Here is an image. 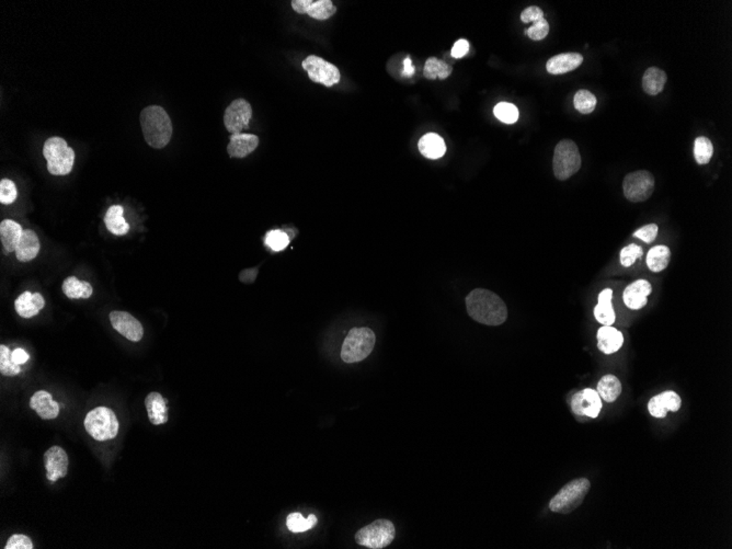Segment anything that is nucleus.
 Listing matches in <instances>:
<instances>
[{
  "label": "nucleus",
  "instance_id": "obj_30",
  "mask_svg": "<svg viewBox=\"0 0 732 549\" xmlns=\"http://www.w3.org/2000/svg\"><path fill=\"white\" fill-rule=\"evenodd\" d=\"M63 292L70 300H87L94 293V289L88 282L80 281L76 276H70L63 283Z\"/></svg>",
  "mask_w": 732,
  "mask_h": 549
},
{
  "label": "nucleus",
  "instance_id": "obj_40",
  "mask_svg": "<svg viewBox=\"0 0 732 549\" xmlns=\"http://www.w3.org/2000/svg\"><path fill=\"white\" fill-rule=\"evenodd\" d=\"M644 255V250L636 244H631L622 249L620 255V264L624 268H629Z\"/></svg>",
  "mask_w": 732,
  "mask_h": 549
},
{
  "label": "nucleus",
  "instance_id": "obj_24",
  "mask_svg": "<svg viewBox=\"0 0 732 549\" xmlns=\"http://www.w3.org/2000/svg\"><path fill=\"white\" fill-rule=\"evenodd\" d=\"M40 249L41 244L38 235L31 229H24L16 250L17 259L21 262L32 261L38 256Z\"/></svg>",
  "mask_w": 732,
  "mask_h": 549
},
{
  "label": "nucleus",
  "instance_id": "obj_35",
  "mask_svg": "<svg viewBox=\"0 0 732 549\" xmlns=\"http://www.w3.org/2000/svg\"><path fill=\"white\" fill-rule=\"evenodd\" d=\"M713 155V146L709 138L700 136L695 139L694 157L698 165H706L711 162Z\"/></svg>",
  "mask_w": 732,
  "mask_h": 549
},
{
  "label": "nucleus",
  "instance_id": "obj_48",
  "mask_svg": "<svg viewBox=\"0 0 732 549\" xmlns=\"http://www.w3.org/2000/svg\"><path fill=\"white\" fill-rule=\"evenodd\" d=\"M415 74V67H413V61H411L410 57L404 61V70H402V76L404 77H411Z\"/></svg>",
  "mask_w": 732,
  "mask_h": 549
},
{
  "label": "nucleus",
  "instance_id": "obj_26",
  "mask_svg": "<svg viewBox=\"0 0 732 549\" xmlns=\"http://www.w3.org/2000/svg\"><path fill=\"white\" fill-rule=\"evenodd\" d=\"M419 151L429 160H439L446 153V145L444 139L435 133H428L420 138L418 143Z\"/></svg>",
  "mask_w": 732,
  "mask_h": 549
},
{
  "label": "nucleus",
  "instance_id": "obj_19",
  "mask_svg": "<svg viewBox=\"0 0 732 549\" xmlns=\"http://www.w3.org/2000/svg\"><path fill=\"white\" fill-rule=\"evenodd\" d=\"M46 306V300L40 293L24 292L14 302L16 311L22 318L37 316Z\"/></svg>",
  "mask_w": 732,
  "mask_h": 549
},
{
  "label": "nucleus",
  "instance_id": "obj_25",
  "mask_svg": "<svg viewBox=\"0 0 732 549\" xmlns=\"http://www.w3.org/2000/svg\"><path fill=\"white\" fill-rule=\"evenodd\" d=\"M613 291L605 289L599 294V302L594 307V317L602 326H613L615 322V311L613 307Z\"/></svg>",
  "mask_w": 732,
  "mask_h": 549
},
{
  "label": "nucleus",
  "instance_id": "obj_39",
  "mask_svg": "<svg viewBox=\"0 0 732 549\" xmlns=\"http://www.w3.org/2000/svg\"><path fill=\"white\" fill-rule=\"evenodd\" d=\"M290 244V237L283 231H271L266 233V244L275 251H282Z\"/></svg>",
  "mask_w": 732,
  "mask_h": 549
},
{
  "label": "nucleus",
  "instance_id": "obj_9",
  "mask_svg": "<svg viewBox=\"0 0 732 549\" xmlns=\"http://www.w3.org/2000/svg\"><path fill=\"white\" fill-rule=\"evenodd\" d=\"M655 181L653 173L638 170L626 175L623 181L624 195L629 201L638 203L647 201L655 191Z\"/></svg>",
  "mask_w": 732,
  "mask_h": 549
},
{
  "label": "nucleus",
  "instance_id": "obj_27",
  "mask_svg": "<svg viewBox=\"0 0 732 549\" xmlns=\"http://www.w3.org/2000/svg\"><path fill=\"white\" fill-rule=\"evenodd\" d=\"M21 225L12 220H5L0 224V239L3 242V248L8 252L16 251L21 239Z\"/></svg>",
  "mask_w": 732,
  "mask_h": 549
},
{
  "label": "nucleus",
  "instance_id": "obj_28",
  "mask_svg": "<svg viewBox=\"0 0 732 549\" xmlns=\"http://www.w3.org/2000/svg\"><path fill=\"white\" fill-rule=\"evenodd\" d=\"M123 212L124 210L121 205H113L109 207L107 214L104 216V223L108 231L115 236H123L130 231V225L123 218Z\"/></svg>",
  "mask_w": 732,
  "mask_h": 549
},
{
  "label": "nucleus",
  "instance_id": "obj_22",
  "mask_svg": "<svg viewBox=\"0 0 732 549\" xmlns=\"http://www.w3.org/2000/svg\"><path fill=\"white\" fill-rule=\"evenodd\" d=\"M597 348L607 356L617 352L624 343L623 334L616 328H613V326H602L597 331Z\"/></svg>",
  "mask_w": 732,
  "mask_h": 549
},
{
  "label": "nucleus",
  "instance_id": "obj_4",
  "mask_svg": "<svg viewBox=\"0 0 732 549\" xmlns=\"http://www.w3.org/2000/svg\"><path fill=\"white\" fill-rule=\"evenodd\" d=\"M376 337L373 330L359 327L350 330L341 349V358L346 363H357L370 356L375 347Z\"/></svg>",
  "mask_w": 732,
  "mask_h": 549
},
{
  "label": "nucleus",
  "instance_id": "obj_20",
  "mask_svg": "<svg viewBox=\"0 0 732 549\" xmlns=\"http://www.w3.org/2000/svg\"><path fill=\"white\" fill-rule=\"evenodd\" d=\"M259 145V137L253 134H234L227 146V153L233 158H245L256 151Z\"/></svg>",
  "mask_w": 732,
  "mask_h": 549
},
{
  "label": "nucleus",
  "instance_id": "obj_1",
  "mask_svg": "<svg viewBox=\"0 0 732 549\" xmlns=\"http://www.w3.org/2000/svg\"><path fill=\"white\" fill-rule=\"evenodd\" d=\"M466 308L471 319L487 326H500L508 318L506 302L488 289L471 291L467 295Z\"/></svg>",
  "mask_w": 732,
  "mask_h": 549
},
{
  "label": "nucleus",
  "instance_id": "obj_32",
  "mask_svg": "<svg viewBox=\"0 0 732 549\" xmlns=\"http://www.w3.org/2000/svg\"><path fill=\"white\" fill-rule=\"evenodd\" d=\"M597 392L603 401L614 403L622 394V383L614 375H605L600 380Z\"/></svg>",
  "mask_w": 732,
  "mask_h": 549
},
{
  "label": "nucleus",
  "instance_id": "obj_3",
  "mask_svg": "<svg viewBox=\"0 0 732 549\" xmlns=\"http://www.w3.org/2000/svg\"><path fill=\"white\" fill-rule=\"evenodd\" d=\"M43 156L48 162V173L53 175L70 173L75 162V151L64 138L54 136L48 138L43 146Z\"/></svg>",
  "mask_w": 732,
  "mask_h": 549
},
{
  "label": "nucleus",
  "instance_id": "obj_44",
  "mask_svg": "<svg viewBox=\"0 0 732 549\" xmlns=\"http://www.w3.org/2000/svg\"><path fill=\"white\" fill-rule=\"evenodd\" d=\"M657 225L655 224H649V225L644 226L642 229H639L638 231H635L634 237L640 239L642 242L646 244H651L653 240H655L657 236Z\"/></svg>",
  "mask_w": 732,
  "mask_h": 549
},
{
  "label": "nucleus",
  "instance_id": "obj_41",
  "mask_svg": "<svg viewBox=\"0 0 732 549\" xmlns=\"http://www.w3.org/2000/svg\"><path fill=\"white\" fill-rule=\"evenodd\" d=\"M17 186L14 181L9 179H3L0 182V203L1 204H11L17 199Z\"/></svg>",
  "mask_w": 732,
  "mask_h": 549
},
{
  "label": "nucleus",
  "instance_id": "obj_17",
  "mask_svg": "<svg viewBox=\"0 0 732 549\" xmlns=\"http://www.w3.org/2000/svg\"><path fill=\"white\" fill-rule=\"evenodd\" d=\"M682 399L673 390H666L660 395L655 396L648 403V410L655 418H664L668 412H679Z\"/></svg>",
  "mask_w": 732,
  "mask_h": 549
},
{
  "label": "nucleus",
  "instance_id": "obj_12",
  "mask_svg": "<svg viewBox=\"0 0 732 549\" xmlns=\"http://www.w3.org/2000/svg\"><path fill=\"white\" fill-rule=\"evenodd\" d=\"M113 328L132 343H139L144 336V328L135 317L128 311H115L110 314Z\"/></svg>",
  "mask_w": 732,
  "mask_h": 549
},
{
  "label": "nucleus",
  "instance_id": "obj_14",
  "mask_svg": "<svg viewBox=\"0 0 732 549\" xmlns=\"http://www.w3.org/2000/svg\"><path fill=\"white\" fill-rule=\"evenodd\" d=\"M292 7L297 14H306L320 21L331 18L337 12V7L331 0H293Z\"/></svg>",
  "mask_w": 732,
  "mask_h": 549
},
{
  "label": "nucleus",
  "instance_id": "obj_31",
  "mask_svg": "<svg viewBox=\"0 0 732 549\" xmlns=\"http://www.w3.org/2000/svg\"><path fill=\"white\" fill-rule=\"evenodd\" d=\"M671 261V250L666 246H655L648 251L646 263L650 271L661 272L668 268Z\"/></svg>",
  "mask_w": 732,
  "mask_h": 549
},
{
  "label": "nucleus",
  "instance_id": "obj_7",
  "mask_svg": "<svg viewBox=\"0 0 732 549\" xmlns=\"http://www.w3.org/2000/svg\"><path fill=\"white\" fill-rule=\"evenodd\" d=\"M581 167V156L575 142L564 139L557 144L553 158V169L558 180L564 181L578 173Z\"/></svg>",
  "mask_w": 732,
  "mask_h": 549
},
{
  "label": "nucleus",
  "instance_id": "obj_23",
  "mask_svg": "<svg viewBox=\"0 0 732 549\" xmlns=\"http://www.w3.org/2000/svg\"><path fill=\"white\" fill-rule=\"evenodd\" d=\"M148 419L154 425H165L168 421V409L165 398L159 393L152 392L145 398Z\"/></svg>",
  "mask_w": 732,
  "mask_h": 549
},
{
  "label": "nucleus",
  "instance_id": "obj_36",
  "mask_svg": "<svg viewBox=\"0 0 732 549\" xmlns=\"http://www.w3.org/2000/svg\"><path fill=\"white\" fill-rule=\"evenodd\" d=\"M575 109L578 110L582 115H588L594 111L597 106V98L593 93L588 90H579L575 95L573 99Z\"/></svg>",
  "mask_w": 732,
  "mask_h": 549
},
{
  "label": "nucleus",
  "instance_id": "obj_18",
  "mask_svg": "<svg viewBox=\"0 0 732 549\" xmlns=\"http://www.w3.org/2000/svg\"><path fill=\"white\" fill-rule=\"evenodd\" d=\"M30 407L43 420L57 419L59 414V403L54 401L51 394L46 390H39L31 397Z\"/></svg>",
  "mask_w": 732,
  "mask_h": 549
},
{
  "label": "nucleus",
  "instance_id": "obj_21",
  "mask_svg": "<svg viewBox=\"0 0 732 549\" xmlns=\"http://www.w3.org/2000/svg\"><path fill=\"white\" fill-rule=\"evenodd\" d=\"M583 56L579 53H562L551 57L546 68L551 75H562L573 72L582 64Z\"/></svg>",
  "mask_w": 732,
  "mask_h": 549
},
{
  "label": "nucleus",
  "instance_id": "obj_5",
  "mask_svg": "<svg viewBox=\"0 0 732 549\" xmlns=\"http://www.w3.org/2000/svg\"><path fill=\"white\" fill-rule=\"evenodd\" d=\"M590 488L591 483L586 478H579L566 483L549 502V509L551 512L560 514L573 512L582 504Z\"/></svg>",
  "mask_w": 732,
  "mask_h": 549
},
{
  "label": "nucleus",
  "instance_id": "obj_11",
  "mask_svg": "<svg viewBox=\"0 0 732 549\" xmlns=\"http://www.w3.org/2000/svg\"><path fill=\"white\" fill-rule=\"evenodd\" d=\"M253 117V108L245 99H237L227 106L224 115V124L229 133L240 134L241 131L249 128V122Z\"/></svg>",
  "mask_w": 732,
  "mask_h": 549
},
{
  "label": "nucleus",
  "instance_id": "obj_10",
  "mask_svg": "<svg viewBox=\"0 0 732 549\" xmlns=\"http://www.w3.org/2000/svg\"><path fill=\"white\" fill-rule=\"evenodd\" d=\"M303 68L308 73L309 79L326 87H333L340 83L341 74L338 67L325 61L319 56L309 55L303 61Z\"/></svg>",
  "mask_w": 732,
  "mask_h": 549
},
{
  "label": "nucleus",
  "instance_id": "obj_46",
  "mask_svg": "<svg viewBox=\"0 0 732 549\" xmlns=\"http://www.w3.org/2000/svg\"><path fill=\"white\" fill-rule=\"evenodd\" d=\"M468 50L469 43L467 42L466 40L461 39V40H458L457 42L454 44V46H453L451 55H452V57H454V59H462V57H464V56L468 53Z\"/></svg>",
  "mask_w": 732,
  "mask_h": 549
},
{
  "label": "nucleus",
  "instance_id": "obj_6",
  "mask_svg": "<svg viewBox=\"0 0 732 549\" xmlns=\"http://www.w3.org/2000/svg\"><path fill=\"white\" fill-rule=\"evenodd\" d=\"M85 429L91 438L99 442L113 440L119 433V421L112 409L97 407L86 416Z\"/></svg>",
  "mask_w": 732,
  "mask_h": 549
},
{
  "label": "nucleus",
  "instance_id": "obj_42",
  "mask_svg": "<svg viewBox=\"0 0 732 549\" xmlns=\"http://www.w3.org/2000/svg\"><path fill=\"white\" fill-rule=\"evenodd\" d=\"M549 32V23L545 18L542 19L540 21L533 24L532 27L528 28L525 31L527 37L532 39L533 41H541L545 39Z\"/></svg>",
  "mask_w": 732,
  "mask_h": 549
},
{
  "label": "nucleus",
  "instance_id": "obj_16",
  "mask_svg": "<svg viewBox=\"0 0 732 549\" xmlns=\"http://www.w3.org/2000/svg\"><path fill=\"white\" fill-rule=\"evenodd\" d=\"M653 292V287L646 280H637L629 284L623 293V300L625 305L633 309L638 311L647 305L648 296Z\"/></svg>",
  "mask_w": 732,
  "mask_h": 549
},
{
  "label": "nucleus",
  "instance_id": "obj_15",
  "mask_svg": "<svg viewBox=\"0 0 732 549\" xmlns=\"http://www.w3.org/2000/svg\"><path fill=\"white\" fill-rule=\"evenodd\" d=\"M44 464H46V477L48 481H59V478H64L68 472V456L66 452L59 446H52L44 454Z\"/></svg>",
  "mask_w": 732,
  "mask_h": 549
},
{
  "label": "nucleus",
  "instance_id": "obj_47",
  "mask_svg": "<svg viewBox=\"0 0 732 549\" xmlns=\"http://www.w3.org/2000/svg\"><path fill=\"white\" fill-rule=\"evenodd\" d=\"M30 356L23 349L18 348L11 352V360L14 363L21 365V364L27 363L29 361Z\"/></svg>",
  "mask_w": 732,
  "mask_h": 549
},
{
  "label": "nucleus",
  "instance_id": "obj_45",
  "mask_svg": "<svg viewBox=\"0 0 732 549\" xmlns=\"http://www.w3.org/2000/svg\"><path fill=\"white\" fill-rule=\"evenodd\" d=\"M542 19H544V12L537 6H531L521 14V21L523 23L534 24Z\"/></svg>",
  "mask_w": 732,
  "mask_h": 549
},
{
  "label": "nucleus",
  "instance_id": "obj_29",
  "mask_svg": "<svg viewBox=\"0 0 732 549\" xmlns=\"http://www.w3.org/2000/svg\"><path fill=\"white\" fill-rule=\"evenodd\" d=\"M666 79L668 77H666V73L657 67H650L646 70L642 77V88H644V93L650 96H655L657 93H660L666 86Z\"/></svg>",
  "mask_w": 732,
  "mask_h": 549
},
{
  "label": "nucleus",
  "instance_id": "obj_13",
  "mask_svg": "<svg viewBox=\"0 0 732 549\" xmlns=\"http://www.w3.org/2000/svg\"><path fill=\"white\" fill-rule=\"evenodd\" d=\"M571 409L577 416L597 418L601 412V397L591 388L580 390L571 399Z\"/></svg>",
  "mask_w": 732,
  "mask_h": 549
},
{
  "label": "nucleus",
  "instance_id": "obj_38",
  "mask_svg": "<svg viewBox=\"0 0 732 549\" xmlns=\"http://www.w3.org/2000/svg\"><path fill=\"white\" fill-rule=\"evenodd\" d=\"M0 373L5 376H16L20 373V365L11 360L10 349L7 345H0Z\"/></svg>",
  "mask_w": 732,
  "mask_h": 549
},
{
  "label": "nucleus",
  "instance_id": "obj_2",
  "mask_svg": "<svg viewBox=\"0 0 732 549\" xmlns=\"http://www.w3.org/2000/svg\"><path fill=\"white\" fill-rule=\"evenodd\" d=\"M139 119L145 141L150 146L159 149L168 145L172 136V123L165 109L158 106H147L141 111Z\"/></svg>",
  "mask_w": 732,
  "mask_h": 549
},
{
  "label": "nucleus",
  "instance_id": "obj_34",
  "mask_svg": "<svg viewBox=\"0 0 732 549\" xmlns=\"http://www.w3.org/2000/svg\"><path fill=\"white\" fill-rule=\"evenodd\" d=\"M316 524H317V517L314 514H310L305 519L301 513H290L286 519V526L288 530L293 533H303V532L308 531Z\"/></svg>",
  "mask_w": 732,
  "mask_h": 549
},
{
  "label": "nucleus",
  "instance_id": "obj_8",
  "mask_svg": "<svg viewBox=\"0 0 732 549\" xmlns=\"http://www.w3.org/2000/svg\"><path fill=\"white\" fill-rule=\"evenodd\" d=\"M396 535L394 524L389 520H376L355 534V541L366 548L382 549L388 546Z\"/></svg>",
  "mask_w": 732,
  "mask_h": 549
},
{
  "label": "nucleus",
  "instance_id": "obj_33",
  "mask_svg": "<svg viewBox=\"0 0 732 549\" xmlns=\"http://www.w3.org/2000/svg\"><path fill=\"white\" fill-rule=\"evenodd\" d=\"M452 72L453 67L451 65L444 61H439L437 57H430L424 65V75L428 79H446Z\"/></svg>",
  "mask_w": 732,
  "mask_h": 549
},
{
  "label": "nucleus",
  "instance_id": "obj_43",
  "mask_svg": "<svg viewBox=\"0 0 732 549\" xmlns=\"http://www.w3.org/2000/svg\"><path fill=\"white\" fill-rule=\"evenodd\" d=\"M5 549H33V543L28 536L14 534L7 541Z\"/></svg>",
  "mask_w": 732,
  "mask_h": 549
},
{
  "label": "nucleus",
  "instance_id": "obj_37",
  "mask_svg": "<svg viewBox=\"0 0 732 549\" xmlns=\"http://www.w3.org/2000/svg\"><path fill=\"white\" fill-rule=\"evenodd\" d=\"M495 117L506 124H513L519 119V109L517 106L508 102H500L493 109Z\"/></svg>",
  "mask_w": 732,
  "mask_h": 549
}]
</instances>
